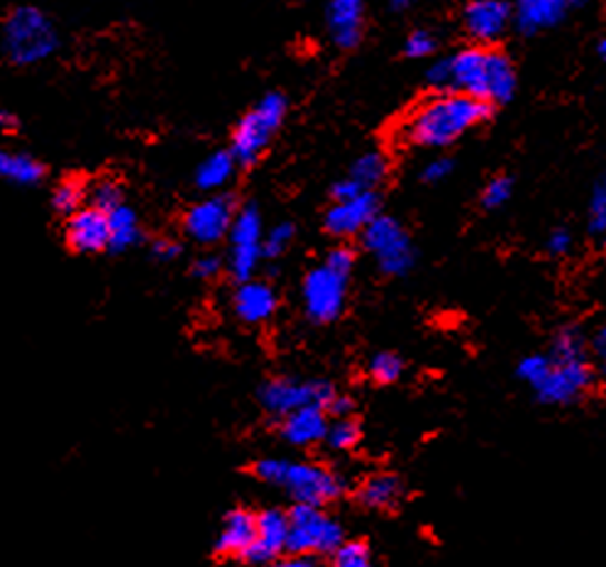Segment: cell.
Segmentation results:
<instances>
[{"label":"cell","instance_id":"cell-21","mask_svg":"<svg viewBox=\"0 0 606 567\" xmlns=\"http://www.w3.org/2000/svg\"><path fill=\"white\" fill-rule=\"evenodd\" d=\"M404 495V485L399 477L394 475H375L365 479V485L360 487V499L362 507L367 509H391L397 507L399 499Z\"/></svg>","mask_w":606,"mask_h":567},{"label":"cell","instance_id":"cell-2","mask_svg":"<svg viewBox=\"0 0 606 567\" xmlns=\"http://www.w3.org/2000/svg\"><path fill=\"white\" fill-rule=\"evenodd\" d=\"M453 59V89L489 103H506L516 91L511 59L487 47H467Z\"/></svg>","mask_w":606,"mask_h":567},{"label":"cell","instance_id":"cell-1","mask_svg":"<svg viewBox=\"0 0 606 567\" xmlns=\"http://www.w3.org/2000/svg\"><path fill=\"white\" fill-rule=\"evenodd\" d=\"M491 116V103L463 91L433 96L404 122V140L418 147H448Z\"/></svg>","mask_w":606,"mask_h":567},{"label":"cell","instance_id":"cell-26","mask_svg":"<svg viewBox=\"0 0 606 567\" xmlns=\"http://www.w3.org/2000/svg\"><path fill=\"white\" fill-rule=\"evenodd\" d=\"M550 357L555 362H570V360H587V338L585 332L575 326H565L558 330L553 340Z\"/></svg>","mask_w":606,"mask_h":567},{"label":"cell","instance_id":"cell-44","mask_svg":"<svg viewBox=\"0 0 606 567\" xmlns=\"http://www.w3.org/2000/svg\"><path fill=\"white\" fill-rule=\"evenodd\" d=\"M362 191H367V189H362L360 183H357L352 177H348V179H342V181L336 183V187H332V199H336V203L338 201H350V199H355V196H360Z\"/></svg>","mask_w":606,"mask_h":567},{"label":"cell","instance_id":"cell-9","mask_svg":"<svg viewBox=\"0 0 606 567\" xmlns=\"http://www.w3.org/2000/svg\"><path fill=\"white\" fill-rule=\"evenodd\" d=\"M281 487L301 504H314V507H326V504L342 497L345 483L336 472L326 470L320 465L308 462H289L287 475L281 479Z\"/></svg>","mask_w":606,"mask_h":567},{"label":"cell","instance_id":"cell-42","mask_svg":"<svg viewBox=\"0 0 606 567\" xmlns=\"http://www.w3.org/2000/svg\"><path fill=\"white\" fill-rule=\"evenodd\" d=\"M450 171H453V159L438 157L424 167V175H420V179H424L426 183H436V181H443L445 177H448Z\"/></svg>","mask_w":606,"mask_h":567},{"label":"cell","instance_id":"cell-22","mask_svg":"<svg viewBox=\"0 0 606 567\" xmlns=\"http://www.w3.org/2000/svg\"><path fill=\"white\" fill-rule=\"evenodd\" d=\"M0 175H3L8 181L18 183V187H32V183L42 181L44 167L30 155L3 152L0 155Z\"/></svg>","mask_w":606,"mask_h":567},{"label":"cell","instance_id":"cell-49","mask_svg":"<svg viewBox=\"0 0 606 567\" xmlns=\"http://www.w3.org/2000/svg\"><path fill=\"white\" fill-rule=\"evenodd\" d=\"M389 3H391L394 10H404V8H408L411 3H416V0H389Z\"/></svg>","mask_w":606,"mask_h":567},{"label":"cell","instance_id":"cell-23","mask_svg":"<svg viewBox=\"0 0 606 567\" xmlns=\"http://www.w3.org/2000/svg\"><path fill=\"white\" fill-rule=\"evenodd\" d=\"M235 165L238 162H235L232 152H216L206 157L201 167L196 169V187L203 191H216L220 187H226L232 177Z\"/></svg>","mask_w":606,"mask_h":567},{"label":"cell","instance_id":"cell-29","mask_svg":"<svg viewBox=\"0 0 606 567\" xmlns=\"http://www.w3.org/2000/svg\"><path fill=\"white\" fill-rule=\"evenodd\" d=\"M360 426H357L355 421H350V418H336V424L328 426V434L324 438L326 446L330 450H352L357 442H360Z\"/></svg>","mask_w":606,"mask_h":567},{"label":"cell","instance_id":"cell-6","mask_svg":"<svg viewBox=\"0 0 606 567\" xmlns=\"http://www.w3.org/2000/svg\"><path fill=\"white\" fill-rule=\"evenodd\" d=\"M362 245L369 252H375L381 275L404 277L406 272H411L416 252L411 238L406 236L399 220L389 216L372 218V223L362 230Z\"/></svg>","mask_w":606,"mask_h":567},{"label":"cell","instance_id":"cell-19","mask_svg":"<svg viewBox=\"0 0 606 567\" xmlns=\"http://www.w3.org/2000/svg\"><path fill=\"white\" fill-rule=\"evenodd\" d=\"M567 10L565 0H514V22L524 34H536L555 28Z\"/></svg>","mask_w":606,"mask_h":567},{"label":"cell","instance_id":"cell-28","mask_svg":"<svg viewBox=\"0 0 606 567\" xmlns=\"http://www.w3.org/2000/svg\"><path fill=\"white\" fill-rule=\"evenodd\" d=\"M89 199V191H86L83 181L79 179H67L61 181L59 187L52 193V208L59 216H73L77 211H81L83 201Z\"/></svg>","mask_w":606,"mask_h":567},{"label":"cell","instance_id":"cell-15","mask_svg":"<svg viewBox=\"0 0 606 567\" xmlns=\"http://www.w3.org/2000/svg\"><path fill=\"white\" fill-rule=\"evenodd\" d=\"M67 242L73 252L96 255L110 250V220L106 211L89 206L69 216Z\"/></svg>","mask_w":606,"mask_h":567},{"label":"cell","instance_id":"cell-53","mask_svg":"<svg viewBox=\"0 0 606 567\" xmlns=\"http://www.w3.org/2000/svg\"><path fill=\"white\" fill-rule=\"evenodd\" d=\"M604 245H606V238H604Z\"/></svg>","mask_w":606,"mask_h":567},{"label":"cell","instance_id":"cell-16","mask_svg":"<svg viewBox=\"0 0 606 567\" xmlns=\"http://www.w3.org/2000/svg\"><path fill=\"white\" fill-rule=\"evenodd\" d=\"M326 18L332 42L340 49H352L360 44L365 0H328Z\"/></svg>","mask_w":606,"mask_h":567},{"label":"cell","instance_id":"cell-51","mask_svg":"<svg viewBox=\"0 0 606 567\" xmlns=\"http://www.w3.org/2000/svg\"><path fill=\"white\" fill-rule=\"evenodd\" d=\"M597 52H599V57H602V59H606V37H602V40H599V44H597Z\"/></svg>","mask_w":606,"mask_h":567},{"label":"cell","instance_id":"cell-36","mask_svg":"<svg viewBox=\"0 0 606 567\" xmlns=\"http://www.w3.org/2000/svg\"><path fill=\"white\" fill-rule=\"evenodd\" d=\"M294 236H296V228H294L291 223L275 226V230H271L269 236L265 238V242H262V252H265V257H269V260H271V257H279L284 250L289 248L291 240H294Z\"/></svg>","mask_w":606,"mask_h":567},{"label":"cell","instance_id":"cell-27","mask_svg":"<svg viewBox=\"0 0 606 567\" xmlns=\"http://www.w3.org/2000/svg\"><path fill=\"white\" fill-rule=\"evenodd\" d=\"M387 171H389V162H387V157H385V155H379V152H367V155H362V157L357 159V162L352 165L350 177H352L357 183H360L362 189H375V187H379L381 181H385Z\"/></svg>","mask_w":606,"mask_h":567},{"label":"cell","instance_id":"cell-52","mask_svg":"<svg viewBox=\"0 0 606 567\" xmlns=\"http://www.w3.org/2000/svg\"><path fill=\"white\" fill-rule=\"evenodd\" d=\"M599 377L604 379V385H606V357H602L599 360Z\"/></svg>","mask_w":606,"mask_h":567},{"label":"cell","instance_id":"cell-39","mask_svg":"<svg viewBox=\"0 0 606 567\" xmlns=\"http://www.w3.org/2000/svg\"><path fill=\"white\" fill-rule=\"evenodd\" d=\"M287 465H289L287 460H259L255 465V475L262 479V483L281 487V479L287 475Z\"/></svg>","mask_w":606,"mask_h":567},{"label":"cell","instance_id":"cell-46","mask_svg":"<svg viewBox=\"0 0 606 567\" xmlns=\"http://www.w3.org/2000/svg\"><path fill=\"white\" fill-rule=\"evenodd\" d=\"M152 255L157 257L159 262H171L181 255V245L171 242V240H157V242H152Z\"/></svg>","mask_w":606,"mask_h":567},{"label":"cell","instance_id":"cell-24","mask_svg":"<svg viewBox=\"0 0 606 567\" xmlns=\"http://www.w3.org/2000/svg\"><path fill=\"white\" fill-rule=\"evenodd\" d=\"M108 220H110V250L113 252H126L140 240L138 216H135L130 206L126 203L118 206L116 211L108 213Z\"/></svg>","mask_w":606,"mask_h":567},{"label":"cell","instance_id":"cell-14","mask_svg":"<svg viewBox=\"0 0 606 567\" xmlns=\"http://www.w3.org/2000/svg\"><path fill=\"white\" fill-rule=\"evenodd\" d=\"M379 216V196L375 189H367L350 201H338L326 213V230L336 238H350L362 232L372 218Z\"/></svg>","mask_w":606,"mask_h":567},{"label":"cell","instance_id":"cell-8","mask_svg":"<svg viewBox=\"0 0 606 567\" xmlns=\"http://www.w3.org/2000/svg\"><path fill=\"white\" fill-rule=\"evenodd\" d=\"M336 397L330 381H294V379H271L259 389V401L271 416H289L294 411L304 409V406H328V401Z\"/></svg>","mask_w":606,"mask_h":567},{"label":"cell","instance_id":"cell-47","mask_svg":"<svg viewBox=\"0 0 606 567\" xmlns=\"http://www.w3.org/2000/svg\"><path fill=\"white\" fill-rule=\"evenodd\" d=\"M592 350L597 352L599 360H602V357H606V324H602L595 336H592Z\"/></svg>","mask_w":606,"mask_h":567},{"label":"cell","instance_id":"cell-11","mask_svg":"<svg viewBox=\"0 0 606 567\" xmlns=\"http://www.w3.org/2000/svg\"><path fill=\"white\" fill-rule=\"evenodd\" d=\"M595 372L587 360H570V362H555L548 377L534 389L540 404H573L592 387Z\"/></svg>","mask_w":606,"mask_h":567},{"label":"cell","instance_id":"cell-7","mask_svg":"<svg viewBox=\"0 0 606 567\" xmlns=\"http://www.w3.org/2000/svg\"><path fill=\"white\" fill-rule=\"evenodd\" d=\"M304 308L314 324H332L340 318L348 299V277L324 265L304 279Z\"/></svg>","mask_w":606,"mask_h":567},{"label":"cell","instance_id":"cell-37","mask_svg":"<svg viewBox=\"0 0 606 567\" xmlns=\"http://www.w3.org/2000/svg\"><path fill=\"white\" fill-rule=\"evenodd\" d=\"M404 52L411 59H426L436 52V37H433L428 30H416L406 37Z\"/></svg>","mask_w":606,"mask_h":567},{"label":"cell","instance_id":"cell-12","mask_svg":"<svg viewBox=\"0 0 606 567\" xmlns=\"http://www.w3.org/2000/svg\"><path fill=\"white\" fill-rule=\"evenodd\" d=\"M291 531V519L289 514L279 509H267L257 514V538L255 544L247 548L240 560L250 565H267L279 558L281 550H287V540Z\"/></svg>","mask_w":606,"mask_h":567},{"label":"cell","instance_id":"cell-3","mask_svg":"<svg viewBox=\"0 0 606 567\" xmlns=\"http://www.w3.org/2000/svg\"><path fill=\"white\" fill-rule=\"evenodd\" d=\"M57 47L59 34L54 30V22L40 8L20 6L10 10L3 24V49L12 64H40V61L57 52Z\"/></svg>","mask_w":606,"mask_h":567},{"label":"cell","instance_id":"cell-25","mask_svg":"<svg viewBox=\"0 0 606 567\" xmlns=\"http://www.w3.org/2000/svg\"><path fill=\"white\" fill-rule=\"evenodd\" d=\"M232 248H245V245H262V213L255 203L242 206L230 228Z\"/></svg>","mask_w":606,"mask_h":567},{"label":"cell","instance_id":"cell-32","mask_svg":"<svg viewBox=\"0 0 606 567\" xmlns=\"http://www.w3.org/2000/svg\"><path fill=\"white\" fill-rule=\"evenodd\" d=\"M553 369V357L550 355H528L524 357L521 362L516 367V375L521 381H526L528 387H538L543 379L548 377V372Z\"/></svg>","mask_w":606,"mask_h":567},{"label":"cell","instance_id":"cell-40","mask_svg":"<svg viewBox=\"0 0 606 567\" xmlns=\"http://www.w3.org/2000/svg\"><path fill=\"white\" fill-rule=\"evenodd\" d=\"M573 232L570 230H565V228H558V230H553L550 236H548V242H546V250L553 255V257H565V255H570L573 250Z\"/></svg>","mask_w":606,"mask_h":567},{"label":"cell","instance_id":"cell-33","mask_svg":"<svg viewBox=\"0 0 606 567\" xmlns=\"http://www.w3.org/2000/svg\"><path fill=\"white\" fill-rule=\"evenodd\" d=\"M589 232L606 238V179H599L592 187L589 196Z\"/></svg>","mask_w":606,"mask_h":567},{"label":"cell","instance_id":"cell-48","mask_svg":"<svg viewBox=\"0 0 606 567\" xmlns=\"http://www.w3.org/2000/svg\"><path fill=\"white\" fill-rule=\"evenodd\" d=\"M0 126H3L6 132H10V130L18 128V120H16V116L10 113V110H3V113H0Z\"/></svg>","mask_w":606,"mask_h":567},{"label":"cell","instance_id":"cell-20","mask_svg":"<svg viewBox=\"0 0 606 567\" xmlns=\"http://www.w3.org/2000/svg\"><path fill=\"white\" fill-rule=\"evenodd\" d=\"M257 538V516L250 511L235 509L226 516L222 531L216 540L218 556H242Z\"/></svg>","mask_w":606,"mask_h":567},{"label":"cell","instance_id":"cell-18","mask_svg":"<svg viewBox=\"0 0 606 567\" xmlns=\"http://www.w3.org/2000/svg\"><path fill=\"white\" fill-rule=\"evenodd\" d=\"M328 411L326 406H304V409L294 411L289 416H284L281 424V436L284 440H289L291 446H314V442H320L328 434Z\"/></svg>","mask_w":606,"mask_h":567},{"label":"cell","instance_id":"cell-34","mask_svg":"<svg viewBox=\"0 0 606 567\" xmlns=\"http://www.w3.org/2000/svg\"><path fill=\"white\" fill-rule=\"evenodd\" d=\"M332 563L338 567H367L369 565V548L362 540H342L338 550L332 553Z\"/></svg>","mask_w":606,"mask_h":567},{"label":"cell","instance_id":"cell-17","mask_svg":"<svg viewBox=\"0 0 606 567\" xmlns=\"http://www.w3.org/2000/svg\"><path fill=\"white\" fill-rule=\"evenodd\" d=\"M277 306H279L277 294L265 281H255V279L242 281L238 291H235V296H232L235 314H238V318L250 326L265 324V320L275 316Z\"/></svg>","mask_w":606,"mask_h":567},{"label":"cell","instance_id":"cell-41","mask_svg":"<svg viewBox=\"0 0 606 567\" xmlns=\"http://www.w3.org/2000/svg\"><path fill=\"white\" fill-rule=\"evenodd\" d=\"M326 265L336 269V272L350 277L352 267H355V252L350 248H336L330 250L328 257H326Z\"/></svg>","mask_w":606,"mask_h":567},{"label":"cell","instance_id":"cell-30","mask_svg":"<svg viewBox=\"0 0 606 567\" xmlns=\"http://www.w3.org/2000/svg\"><path fill=\"white\" fill-rule=\"evenodd\" d=\"M89 201L98 211H116L118 206H122V189L116 179H101L96 181L89 189Z\"/></svg>","mask_w":606,"mask_h":567},{"label":"cell","instance_id":"cell-31","mask_svg":"<svg viewBox=\"0 0 606 567\" xmlns=\"http://www.w3.org/2000/svg\"><path fill=\"white\" fill-rule=\"evenodd\" d=\"M404 372V360L397 352H377L369 362V375L377 381V385H391L397 381Z\"/></svg>","mask_w":606,"mask_h":567},{"label":"cell","instance_id":"cell-45","mask_svg":"<svg viewBox=\"0 0 606 567\" xmlns=\"http://www.w3.org/2000/svg\"><path fill=\"white\" fill-rule=\"evenodd\" d=\"M326 411L332 418H350L355 411V401L350 397H340V394H336V397L328 401Z\"/></svg>","mask_w":606,"mask_h":567},{"label":"cell","instance_id":"cell-38","mask_svg":"<svg viewBox=\"0 0 606 567\" xmlns=\"http://www.w3.org/2000/svg\"><path fill=\"white\" fill-rule=\"evenodd\" d=\"M426 79L433 89H453V59H438L426 71Z\"/></svg>","mask_w":606,"mask_h":567},{"label":"cell","instance_id":"cell-35","mask_svg":"<svg viewBox=\"0 0 606 567\" xmlns=\"http://www.w3.org/2000/svg\"><path fill=\"white\" fill-rule=\"evenodd\" d=\"M511 193H514L511 177L491 179L485 187V191H481V206H485L487 211H494V208H501L506 201H509Z\"/></svg>","mask_w":606,"mask_h":567},{"label":"cell","instance_id":"cell-43","mask_svg":"<svg viewBox=\"0 0 606 567\" xmlns=\"http://www.w3.org/2000/svg\"><path fill=\"white\" fill-rule=\"evenodd\" d=\"M222 269V262H220V257L216 255H203L199 257V260L193 262V277H199V279H213L218 272Z\"/></svg>","mask_w":606,"mask_h":567},{"label":"cell","instance_id":"cell-10","mask_svg":"<svg viewBox=\"0 0 606 567\" xmlns=\"http://www.w3.org/2000/svg\"><path fill=\"white\" fill-rule=\"evenodd\" d=\"M235 199L228 193H216L210 199L191 206L183 216V232L199 245H216L230 236L235 220Z\"/></svg>","mask_w":606,"mask_h":567},{"label":"cell","instance_id":"cell-5","mask_svg":"<svg viewBox=\"0 0 606 567\" xmlns=\"http://www.w3.org/2000/svg\"><path fill=\"white\" fill-rule=\"evenodd\" d=\"M291 531L287 540V553L291 556H324V553H336L342 544V528L338 521L320 511L314 504L296 501L289 511Z\"/></svg>","mask_w":606,"mask_h":567},{"label":"cell","instance_id":"cell-50","mask_svg":"<svg viewBox=\"0 0 606 567\" xmlns=\"http://www.w3.org/2000/svg\"><path fill=\"white\" fill-rule=\"evenodd\" d=\"M565 3H567V8H583V6H587V0H565Z\"/></svg>","mask_w":606,"mask_h":567},{"label":"cell","instance_id":"cell-13","mask_svg":"<svg viewBox=\"0 0 606 567\" xmlns=\"http://www.w3.org/2000/svg\"><path fill=\"white\" fill-rule=\"evenodd\" d=\"M511 20L514 6L506 0H469L463 12L465 30L481 44L497 42Z\"/></svg>","mask_w":606,"mask_h":567},{"label":"cell","instance_id":"cell-4","mask_svg":"<svg viewBox=\"0 0 606 567\" xmlns=\"http://www.w3.org/2000/svg\"><path fill=\"white\" fill-rule=\"evenodd\" d=\"M287 108H289L287 98L275 91L267 93L250 113L242 116L238 128L232 132L230 145L235 162L242 167H250L257 162L259 155L267 150L271 135L279 130L284 116H287Z\"/></svg>","mask_w":606,"mask_h":567}]
</instances>
